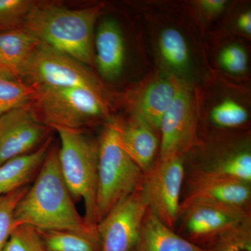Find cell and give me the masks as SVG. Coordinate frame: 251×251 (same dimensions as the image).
Returning a JSON list of instances; mask_svg holds the SVG:
<instances>
[{
	"instance_id": "obj_14",
	"label": "cell",
	"mask_w": 251,
	"mask_h": 251,
	"mask_svg": "<svg viewBox=\"0 0 251 251\" xmlns=\"http://www.w3.org/2000/svg\"><path fill=\"white\" fill-rule=\"evenodd\" d=\"M122 145L144 173L154 163L159 148L155 130L140 117L133 115L126 122L118 121Z\"/></svg>"
},
{
	"instance_id": "obj_26",
	"label": "cell",
	"mask_w": 251,
	"mask_h": 251,
	"mask_svg": "<svg viewBox=\"0 0 251 251\" xmlns=\"http://www.w3.org/2000/svg\"><path fill=\"white\" fill-rule=\"evenodd\" d=\"M34 4L29 0H0V31L22 27Z\"/></svg>"
},
{
	"instance_id": "obj_17",
	"label": "cell",
	"mask_w": 251,
	"mask_h": 251,
	"mask_svg": "<svg viewBox=\"0 0 251 251\" xmlns=\"http://www.w3.org/2000/svg\"><path fill=\"white\" fill-rule=\"evenodd\" d=\"M51 142L49 137L31 152L15 157L0 165V197L25 187L36 176L47 156Z\"/></svg>"
},
{
	"instance_id": "obj_3",
	"label": "cell",
	"mask_w": 251,
	"mask_h": 251,
	"mask_svg": "<svg viewBox=\"0 0 251 251\" xmlns=\"http://www.w3.org/2000/svg\"><path fill=\"white\" fill-rule=\"evenodd\" d=\"M143 175L122 145L118 121L109 122L98 142L97 226L119 202L136 189Z\"/></svg>"
},
{
	"instance_id": "obj_25",
	"label": "cell",
	"mask_w": 251,
	"mask_h": 251,
	"mask_svg": "<svg viewBox=\"0 0 251 251\" xmlns=\"http://www.w3.org/2000/svg\"><path fill=\"white\" fill-rule=\"evenodd\" d=\"M248 112L241 104L231 99H226L217 104L211 112V121L224 128H234L247 122Z\"/></svg>"
},
{
	"instance_id": "obj_20",
	"label": "cell",
	"mask_w": 251,
	"mask_h": 251,
	"mask_svg": "<svg viewBox=\"0 0 251 251\" xmlns=\"http://www.w3.org/2000/svg\"><path fill=\"white\" fill-rule=\"evenodd\" d=\"M39 232L47 251H100L101 249L97 230Z\"/></svg>"
},
{
	"instance_id": "obj_30",
	"label": "cell",
	"mask_w": 251,
	"mask_h": 251,
	"mask_svg": "<svg viewBox=\"0 0 251 251\" xmlns=\"http://www.w3.org/2000/svg\"><path fill=\"white\" fill-rule=\"evenodd\" d=\"M238 26L239 29L248 34L250 35L251 33V14L250 11L243 13L239 16L237 21Z\"/></svg>"
},
{
	"instance_id": "obj_1",
	"label": "cell",
	"mask_w": 251,
	"mask_h": 251,
	"mask_svg": "<svg viewBox=\"0 0 251 251\" xmlns=\"http://www.w3.org/2000/svg\"><path fill=\"white\" fill-rule=\"evenodd\" d=\"M15 227L29 226L38 231L97 230L77 211L59 167L58 150H49L35 181L18 202Z\"/></svg>"
},
{
	"instance_id": "obj_27",
	"label": "cell",
	"mask_w": 251,
	"mask_h": 251,
	"mask_svg": "<svg viewBox=\"0 0 251 251\" xmlns=\"http://www.w3.org/2000/svg\"><path fill=\"white\" fill-rule=\"evenodd\" d=\"M2 251H47L37 229L20 226L13 231Z\"/></svg>"
},
{
	"instance_id": "obj_2",
	"label": "cell",
	"mask_w": 251,
	"mask_h": 251,
	"mask_svg": "<svg viewBox=\"0 0 251 251\" xmlns=\"http://www.w3.org/2000/svg\"><path fill=\"white\" fill-rule=\"evenodd\" d=\"M101 6L71 9L34 4L22 26L39 42L76 59L84 65L94 61V27Z\"/></svg>"
},
{
	"instance_id": "obj_16",
	"label": "cell",
	"mask_w": 251,
	"mask_h": 251,
	"mask_svg": "<svg viewBox=\"0 0 251 251\" xmlns=\"http://www.w3.org/2000/svg\"><path fill=\"white\" fill-rule=\"evenodd\" d=\"M39 44L23 27L0 31V71L23 80L26 64Z\"/></svg>"
},
{
	"instance_id": "obj_13",
	"label": "cell",
	"mask_w": 251,
	"mask_h": 251,
	"mask_svg": "<svg viewBox=\"0 0 251 251\" xmlns=\"http://www.w3.org/2000/svg\"><path fill=\"white\" fill-rule=\"evenodd\" d=\"M94 44V60L100 76L106 80H116L125 60V41L118 23L110 18L103 20L97 29Z\"/></svg>"
},
{
	"instance_id": "obj_22",
	"label": "cell",
	"mask_w": 251,
	"mask_h": 251,
	"mask_svg": "<svg viewBox=\"0 0 251 251\" xmlns=\"http://www.w3.org/2000/svg\"><path fill=\"white\" fill-rule=\"evenodd\" d=\"M159 49L163 59L173 69L182 71L189 63V52L184 36L177 29L168 28L162 31Z\"/></svg>"
},
{
	"instance_id": "obj_10",
	"label": "cell",
	"mask_w": 251,
	"mask_h": 251,
	"mask_svg": "<svg viewBox=\"0 0 251 251\" xmlns=\"http://www.w3.org/2000/svg\"><path fill=\"white\" fill-rule=\"evenodd\" d=\"M196 128L192 96L179 83L176 97L160 124L159 159L182 157L194 143Z\"/></svg>"
},
{
	"instance_id": "obj_21",
	"label": "cell",
	"mask_w": 251,
	"mask_h": 251,
	"mask_svg": "<svg viewBox=\"0 0 251 251\" xmlns=\"http://www.w3.org/2000/svg\"><path fill=\"white\" fill-rule=\"evenodd\" d=\"M36 93L35 86L0 71V116L31 103Z\"/></svg>"
},
{
	"instance_id": "obj_5",
	"label": "cell",
	"mask_w": 251,
	"mask_h": 251,
	"mask_svg": "<svg viewBox=\"0 0 251 251\" xmlns=\"http://www.w3.org/2000/svg\"><path fill=\"white\" fill-rule=\"evenodd\" d=\"M31 105L36 116L51 129L82 130L108 115L103 93L85 88L36 87Z\"/></svg>"
},
{
	"instance_id": "obj_29",
	"label": "cell",
	"mask_w": 251,
	"mask_h": 251,
	"mask_svg": "<svg viewBox=\"0 0 251 251\" xmlns=\"http://www.w3.org/2000/svg\"><path fill=\"white\" fill-rule=\"evenodd\" d=\"M199 4L208 14H218L224 11L227 1L226 0H202Z\"/></svg>"
},
{
	"instance_id": "obj_23",
	"label": "cell",
	"mask_w": 251,
	"mask_h": 251,
	"mask_svg": "<svg viewBox=\"0 0 251 251\" xmlns=\"http://www.w3.org/2000/svg\"><path fill=\"white\" fill-rule=\"evenodd\" d=\"M211 251H251V217L242 220L213 239Z\"/></svg>"
},
{
	"instance_id": "obj_24",
	"label": "cell",
	"mask_w": 251,
	"mask_h": 251,
	"mask_svg": "<svg viewBox=\"0 0 251 251\" xmlns=\"http://www.w3.org/2000/svg\"><path fill=\"white\" fill-rule=\"evenodd\" d=\"M28 188L29 187L26 186L0 197V251H3L13 231L16 228L15 209Z\"/></svg>"
},
{
	"instance_id": "obj_8",
	"label": "cell",
	"mask_w": 251,
	"mask_h": 251,
	"mask_svg": "<svg viewBox=\"0 0 251 251\" xmlns=\"http://www.w3.org/2000/svg\"><path fill=\"white\" fill-rule=\"evenodd\" d=\"M141 183L97 224L100 251H132L134 249L149 208Z\"/></svg>"
},
{
	"instance_id": "obj_18",
	"label": "cell",
	"mask_w": 251,
	"mask_h": 251,
	"mask_svg": "<svg viewBox=\"0 0 251 251\" xmlns=\"http://www.w3.org/2000/svg\"><path fill=\"white\" fill-rule=\"evenodd\" d=\"M179 83L169 77L153 81L135 103L133 115L140 117L155 130H159L165 114L176 97Z\"/></svg>"
},
{
	"instance_id": "obj_19",
	"label": "cell",
	"mask_w": 251,
	"mask_h": 251,
	"mask_svg": "<svg viewBox=\"0 0 251 251\" xmlns=\"http://www.w3.org/2000/svg\"><path fill=\"white\" fill-rule=\"evenodd\" d=\"M193 173L251 182V153L249 148L225 151L202 163Z\"/></svg>"
},
{
	"instance_id": "obj_4",
	"label": "cell",
	"mask_w": 251,
	"mask_h": 251,
	"mask_svg": "<svg viewBox=\"0 0 251 251\" xmlns=\"http://www.w3.org/2000/svg\"><path fill=\"white\" fill-rule=\"evenodd\" d=\"M60 140L59 167L63 178L74 201L82 200L84 219L97 228L96 201L98 185V143L82 130L55 128Z\"/></svg>"
},
{
	"instance_id": "obj_11",
	"label": "cell",
	"mask_w": 251,
	"mask_h": 251,
	"mask_svg": "<svg viewBox=\"0 0 251 251\" xmlns=\"http://www.w3.org/2000/svg\"><path fill=\"white\" fill-rule=\"evenodd\" d=\"M251 198L249 183L192 173L188 192L181 202L180 215L189 206L201 203L250 211Z\"/></svg>"
},
{
	"instance_id": "obj_28",
	"label": "cell",
	"mask_w": 251,
	"mask_h": 251,
	"mask_svg": "<svg viewBox=\"0 0 251 251\" xmlns=\"http://www.w3.org/2000/svg\"><path fill=\"white\" fill-rule=\"evenodd\" d=\"M219 63L225 70L231 74H243L247 69L248 55L242 46L232 44L221 50Z\"/></svg>"
},
{
	"instance_id": "obj_7",
	"label": "cell",
	"mask_w": 251,
	"mask_h": 251,
	"mask_svg": "<svg viewBox=\"0 0 251 251\" xmlns=\"http://www.w3.org/2000/svg\"><path fill=\"white\" fill-rule=\"evenodd\" d=\"M184 175L182 157L175 156L158 159L144 173L142 180L149 209L171 229L180 216Z\"/></svg>"
},
{
	"instance_id": "obj_15",
	"label": "cell",
	"mask_w": 251,
	"mask_h": 251,
	"mask_svg": "<svg viewBox=\"0 0 251 251\" xmlns=\"http://www.w3.org/2000/svg\"><path fill=\"white\" fill-rule=\"evenodd\" d=\"M132 251H211L175 233L148 209L144 216L138 242Z\"/></svg>"
},
{
	"instance_id": "obj_6",
	"label": "cell",
	"mask_w": 251,
	"mask_h": 251,
	"mask_svg": "<svg viewBox=\"0 0 251 251\" xmlns=\"http://www.w3.org/2000/svg\"><path fill=\"white\" fill-rule=\"evenodd\" d=\"M23 78L35 87L85 88L102 93L98 80L85 65L41 42L28 60Z\"/></svg>"
},
{
	"instance_id": "obj_12",
	"label": "cell",
	"mask_w": 251,
	"mask_h": 251,
	"mask_svg": "<svg viewBox=\"0 0 251 251\" xmlns=\"http://www.w3.org/2000/svg\"><path fill=\"white\" fill-rule=\"evenodd\" d=\"M183 214L184 228L191 237L212 240L226 229L251 216L250 211L204 203L189 206Z\"/></svg>"
},
{
	"instance_id": "obj_9",
	"label": "cell",
	"mask_w": 251,
	"mask_h": 251,
	"mask_svg": "<svg viewBox=\"0 0 251 251\" xmlns=\"http://www.w3.org/2000/svg\"><path fill=\"white\" fill-rule=\"evenodd\" d=\"M50 128L36 116L31 103L0 116V165L27 154L46 140Z\"/></svg>"
}]
</instances>
